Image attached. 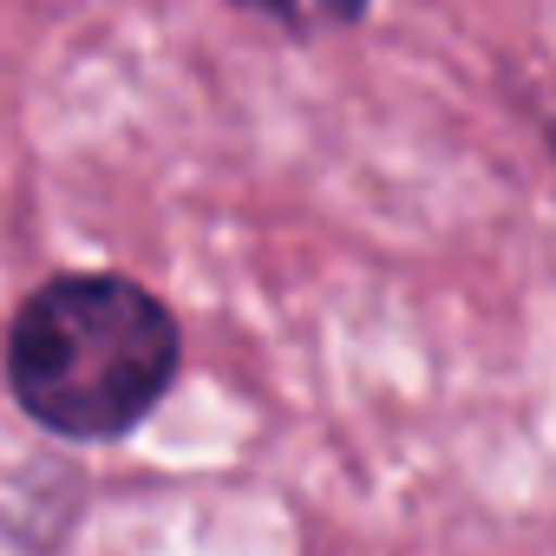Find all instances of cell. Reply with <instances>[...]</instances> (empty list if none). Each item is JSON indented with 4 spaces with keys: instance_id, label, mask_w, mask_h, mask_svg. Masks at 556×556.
<instances>
[{
    "instance_id": "6da1fadb",
    "label": "cell",
    "mask_w": 556,
    "mask_h": 556,
    "mask_svg": "<svg viewBox=\"0 0 556 556\" xmlns=\"http://www.w3.org/2000/svg\"><path fill=\"white\" fill-rule=\"evenodd\" d=\"M177 315L125 275H60L8 328V387L60 439L131 432L177 374Z\"/></svg>"
}]
</instances>
